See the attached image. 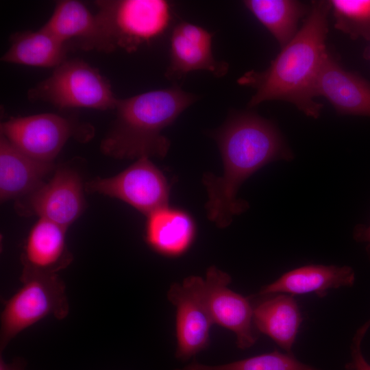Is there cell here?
<instances>
[{"label": "cell", "instance_id": "1", "mask_svg": "<svg viewBox=\"0 0 370 370\" xmlns=\"http://www.w3.org/2000/svg\"><path fill=\"white\" fill-rule=\"evenodd\" d=\"M223 173H207L203 183L208 200V219L219 227H227L247 204L236 198L242 183L269 162L290 160L293 155L278 129L269 121L247 112L232 114L216 134Z\"/></svg>", "mask_w": 370, "mask_h": 370}, {"label": "cell", "instance_id": "2", "mask_svg": "<svg viewBox=\"0 0 370 370\" xmlns=\"http://www.w3.org/2000/svg\"><path fill=\"white\" fill-rule=\"evenodd\" d=\"M331 4L328 1L312 2L301 28L271 61L264 71H249L238 83L253 88L256 93L249 107L271 100L292 103L306 115L318 118L322 104L316 102L315 85L328 54L325 40L327 16Z\"/></svg>", "mask_w": 370, "mask_h": 370}, {"label": "cell", "instance_id": "3", "mask_svg": "<svg viewBox=\"0 0 370 370\" xmlns=\"http://www.w3.org/2000/svg\"><path fill=\"white\" fill-rule=\"evenodd\" d=\"M197 97L175 86L119 99L112 128L101 143L112 158L164 157L169 140L162 132L172 124Z\"/></svg>", "mask_w": 370, "mask_h": 370}, {"label": "cell", "instance_id": "4", "mask_svg": "<svg viewBox=\"0 0 370 370\" xmlns=\"http://www.w3.org/2000/svg\"><path fill=\"white\" fill-rule=\"evenodd\" d=\"M20 288L3 301L0 321V349L18 334L43 319L65 318L69 311L65 284L58 274L23 270Z\"/></svg>", "mask_w": 370, "mask_h": 370}, {"label": "cell", "instance_id": "5", "mask_svg": "<svg viewBox=\"0 0 370 370\" xmlns=\"http://www.w3.org/2000/svg\"><path fill=\"white\" fill-rule=\"evenodd\" d=\"M31 101H45L60 109L115 110L118 98L99 69L80 59H66L51 75L30 88Z\"/></svg>", "mask_w": 370, "mask_h": 370}, {"label": "cell", "instance_id": "6", "mask_svg": "<svg viewBox=\"0 0 370 370\" xmlns=\"http://www.w3.org/2000/svg\"><path fill=\"white\" fill-rule=\"evenodd\" d=\"M95 4L113 51H136L162 36L171 21V5L164 0H100Z\"/></svg>", "mask_w": 370, "mask_h": 370}, {"label": "cell", "instance_id": "7", "mask_svg": "<svg viewBox=\"0 0 370 370\" xmlns=\"http://www.w3.org/2000/svg\"><path fill=\"white\" fill-rule=\"evenodd\" d=\"M1 135L28 156L52 162L68 140L79 136L85 140L92 128L55 113L11 117L0 125Z\"/></svg>", "mask_w": 370, "mask_h": 370}, {"label": "cell", "instance_id": "8", "mask_svg": "<svg viewBox=\"0 0 370 370\" xmlns=\"http://www.w3.org/2000/svg\"><path fill=\"white\" fill-rule=\"evenodd\" d=\"M85 188L89 193L119 199L145 215L169 203L166 178L147 157L137 159L116 175L87 182Z\"/></svg>", "mask_w": 370, "mask_h": 370}, {"label": "cell", "instance_id": "9", "mask_svg": "<svg viewBox=\"0 0 370 370\" xmlns=\"http://www.w3.org/2000/svg\"><path fill=\"white\" fill-rule=\"evenodd\" d=\"M197 282L213 323L234 332L239 349L253 346L258 337L254 323V306L247 297L228 287L232 282L230 275L212 266L208 269L205 279L198 276Z\"/></svg>", "mask_w": 370, "mask_h": 370}, {"label": "cell", "instance_id": "10", "mask_svg": "<svg viewBox=\"0 0 370 370\" xmlns=\"http://www.w3.org/2000/svg\"><path fill=\"white\" fill-rule=\"evenodd\" d=\"M198 276L190 275L182 283L170 286L167 298L176 308L175 357L187 360L205 349L214 324L198 287Z\"/></svg>", "mask_w": 370, "mask_h": 370}, {"label": "cell", "instance_id": "11", "mask_svg": "<svg viewBox=\"0 0 370 370\" xmlns=\"http://www.w3.org/2000/svg\"><path fill=\"white\" fill-rule=\"evenodd\" d=\"M85 200L82 179L73 170L58 169L52 178L28 195L18 211L37 215L67 229L84 211Z\"/></svg>", "mask_w": 370, "mask_h": 370}, {"label": "cell", "instance_id": "12", "mask_svg": "<svg viewBox=\"0 0 370 370\" xmlns=\"http://www.w3.org/2000/svg\"><path fill=\"white\" fill-rule=\"evenodd\" d=\"M42 27L69 47L106 53L113 51L97 13H92L79 1H56L51 16Z\"/></svg>", "mask_w": 370, "mask_h": 370}, {"label": "cell", "instance_id": "13", "mask_svg": "<svg viewBox=\"0 0 370 370\" xmlns=\"http://www.w3.org/2000/svg\"><path fill=\"white\" fill-rule=\"evenodd\" d=\"M212 42V34L202 27L188 22L178 23L171 36L166 75L181 77L193 71H206L217 77L224 75L228 64L214 58Z\"/></svg>", "mask_w": 370, "mask_h": 370}, {"label": "cell", "instance_id": "14", "mask_svg": "<svg viewBox=\"0 0 370 370\" xmlns=\"http://www.w3.org/2000/svg\"><path fill=\"white\" fill-rule=\"evenodd\" d=\"M315 93L327 99L340 114L370 116V82L344 70L328 53L317 77Z\"/></svg>", "mask_w": 370, "mask_h": 370}, {"label": "cell", "instance_id": "15", "mask_svg": "<svg viewBox=\"0 0 370 370\" xmlns=\"http://www.w3.org/2000/svg\"><path fill=\"white\" fill-rule=\"evenodd\" d=\"M66 228L39 218L30 230L21 255L23 270L58 274L72 260L66 243Z\"/></svg>", "mask_w": 370, "mask_h": 370}, {"label": "cell", "instance_id": "16", "mask_svg": "<svg viewBox=\"0 0 370 370\" xmlns=\"http://www.w3.org/2000/svg\"><path fill=\"white\" fill-rule=\"evenodd\" d=\"M54 167L53 162H42L28 156L1 135V202L32 194L44 184V179Z\"/></svg>", "mask_w": 370, "mask_h": 370}, {"label": "cell", "instance_id": "17", "mask_svg": "<svg viewBox=\"0 0 370 370\" xmlns=\"http://www.w3.org/2000/svg\"><path fill=\"white\" fill-rule=\"evenodd\" d=\"M355 273L348 266L311 264L285 273L273 282L263 286L259 295L278 293L291 295L314 293L320 297L329 290L354 284Z\"/></svg>", "mask_w": 370, "mask_h": 370}, {"label": "cell", "instance_id": "18", "mask_svg": "<svg viewBox=\"0 0 370 370\" xmlns=\"http://www.w3.org/2000/svg\"><path fill=\"white\" fill-rule=\"evenodd\" d=\"M145 239L157 253L169 257L186 252L195 236V225L188 213L166 206L147 215Z\"/></svg>", "mask_w": 370, "mask_h": 370}, {"label": "cell", "instance_id": "19", "mask_svg": "<svg viewBox=\"0 0 370 370\" xmlns=\"http://www.w3.org/2000/svg\"><path fill=\"white\" fill-rule=\"evenodd\" d=\"M254 306V323L258 332L274 341L286 353L292 347L301 323V314L291 295L274 294Z\"/></svg>", "mask_w": 370, "mask_h": 370}, {"label": "cell", "instance_id": "20", "mask_svg": "<svg viewBox=\"0 0 370 370\" xmlns=\"http://www.w3.org/2000/svg\"><path fill=\"white\" fill-rule=\"evenodd\" d=\"M10 42L1 58L7 63L54 69L67 59L69 47L43 27L15 32Z\"/></svg>", "mask_w": 370, "mask_h": 370}, {"label": "cell", "instance_id": "21", "mask_svg": "<svg viewBox=\"0 0 370 370\" xmlns=\"http://www.w3.org/2000/svg\"><path fill=\"white\" fill-rule=\"evenodd\" d=\"M244 4L271 32L281 48L293 38L299 18L310 11L304 4L292 0H247Z\"/></svg>", "mask_w": 370, "mask_h": 370}, {"label": "cell", "instance_id": "22", "mask_svg": "<svg viewBox=\"0 0 370 370\" xmlns=\"http://www.w3.org/2000/svg\"><path fill=\"white\" fill-rule=\"evenodd\" d=\"M174 370H321L298 360L292 354L275 351L225 364L192 362Z\"/></svg>", "mask_w": 370, "mask_h": 370}, {"label": "cell", "instance_id": "23", "mask_svg": "<svg viewBox=\"0 0 370 370\" xmlns=\"http://www.w3.org/2000/svg\"><path fill=\"white\" fill-rule=\"evenodd\" d=\"M335 27L352 39L370 40V0L330 1Z\"/></svg>", "mask_w": 370, "mask_h": 370}, {"label": "cell", "instance_id": "24", "mask_svg": "<svg viewBox=\"0 0 370 370\" xmlns=\"http://www.w3.org/2000/svg\"><path fill=\"white\" fill-rule=\"evenodd\" d=\"M368 328L362 325L360 328L352 341L351 345L352 360L346 368L349 370H370V364L365 358L361 351V342Z\"/></svg>", "mask_w": 370, "mask_h": 370}, {"label": "cell", "instance_id": "25", "mask_svg": "<svg viewBox=\"0 0 370 370\" xmlns=\"http://www.w3.org/2000/svg\"><path fill=\"white\" fill-rule=\"evenodd\" d=\"M354 236L357 241L367 243V251L370 257V225L365 227L360 225L357 227L355 230Z\"/></svg>", "mask_w": 370, "mask_h": 370}, {"label": "cell", "instance_id": "26", "mask_svg": "<svg viewBox=\"0 0 370 370\" xmlns=\"http://www.w3.org/2000/svg\"><path fill=\"white\" fill-rule=\"evenodd\" d=\"M0 370H14L13 363H7L2 356L0 358Z\"/></svg>", "mask_w": 370, "mask_h": 370}, {"label": "cell", "instance_id": "27", "mask_svg": "<svg viewBox=\"0 0 370 370\" xmlns=\"http://www.w3.org/2000/svg\"><path fill=\"white\" fill-rule=\"evenodd\" d=\"M14 370H24L25 362L20 358L14 360Z\"/></svg>", "mask_w": 370, "mask_h": 370}, {"label": "cell", "instance_id": "28", "mask_svg": "<svg viewBox=\"0 0 370 370\" xmlns=\"http://www.w3.org/2000/svg\"><path fill=\"white\" fill-rule=\"evenodd\" d=\"M369 41L370 42V40ZM364 55L367 59H370V42L368 47L366 48Z\"/></svg>", "mask_w": 370, "mask_h": 370}, {"label": "cell", "instance_id": "29", "mask_svg": "<svg viewBox=\"0 0 370 370\" xmlns=\"http://www.w3.org/2000/svg\"><path fill=\"white\" fill-rule=\"evenodd\" d=\"M365 323L370 327V319Z\"/></svg>", "mask_w": 370, "mask_h": 370}]
</instances>
